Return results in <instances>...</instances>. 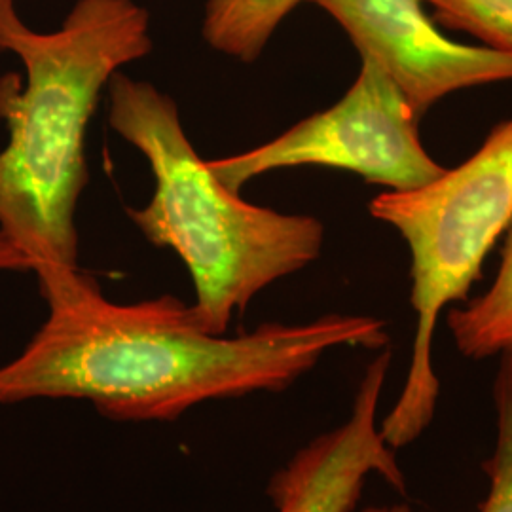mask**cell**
Instances as JSON below:
<instances>
[{
    "mask_svg": "<svg viewBox=\"0 0 512 512\" xmlns=\"http://www.w3.org/2000/svg\"><path fill=\"white\" fill-rule=\"evenodd\" d=\"M46 304L44 325L0 366V404L80 399L107 420L175 421L207 401L281 393L330 349L389 342L382 319L346 313L213 334L171 294L118 304L86 274Z\"/></svg>",
    "mask_w": 512,
    "mask_h": 512,
    "instance_id": "6da1fadb",
    "label": "cell"
},
{
    "mask_svg": "<svg viewBox=\"0 0 512 512\" xmlns=\"http://www.w3.org/2000/svg\"><path fill=\"white\" fill-rule=\"evenodd\" d=\"M154 48L135 0H76L54 33L29 27L0 0V52L25 69L0 76V234L29 258L44 300L84 275L76 207L88 184L86 133L110 78Z\"/></svg>",
    "mask_w": 512,
    "mask_h": 512,
    "instance_id": "7a4b0ae2",
    "label": "cell"
},
{
    "mask_svg": "<svg viewBox=\"0 0 512 512\" xmlns=\"http://www.w3.org/2000/svg\"><path fill=\"white\" fill-rule=\"evenodd\" d=\"M107 95L110 128L147 158L156 183L152 200L128 207V217L150 243L181 256L205 329L226 334L256 294L319 258L323 222L245 202L220 183L188 139L171 95L122 71Z\"/></svg>",
    "mask_w": 512,
    "mask_h": 512,
    "instance_id": "3957f363",
    "label": "cell"
},
{
    "mask_svg": "<svg viewBox=\"0 0 512 512\" xmlns=\"http://www.w3.org/2000/svg\"><path fill=\"white\" fill-rule=\"evenodd\" d=\"M374 219L393 226L412 253V306L418 315L403 391L380 423L397 450L420 439L439 404L433 336L440 313L463 300L497 238L512 222V118L475 154L425 186L389 190L370 202Z\"/></svg>",
    "mask_w": 512,
    "mask_h": 512,
    "instance_id": "277c9868",
    "label": "cell"
},
{
    "mask_svg": "<svg viewBox=\"0 0 512 512\" xmlns=\"http://www.w3.org/2000/svg\"><path fill=\"white\" fill-rule=\"evenodd\" d=\"M418 122L395 84L361 59V71L338 103L260 147L205 164L234 192L275 169L302 165L344 169L404 192L435 181L444 171L423 147Z\"/></svg>",
    "mask_w": 512,
    "mask_h": 512,
    "instance_id": "5b68a950",
    "label": "cell"
},
{
    "mask_svg": "<svg viewBox=\"0 0 512 512\" xmlns=\"http://www.w3.org/2000/svg\"><path fill=\"white\" fill-rule=\"evenodd\" d=\"M348 35L421 118L450 93L512 80V54L440 35L423 0H310Z\"/></svg>",
    "mask_w": 512,
    "mask_h": 512,
    "instance_id": "8992f818",
    "label": "cell"
},
{
    "mask_svg": "<svg viewBox=\"0 0 512 512\" xmlns=\"http://www.w3.org/2000/svg\"><path fill=\"white\" fill-rule=\"evenodd\" d=\"M391 353L366 366L348 420L300 448L268 484L275 512H353L370 476L404 494L406 478L395 450L380 433L378 408Z\"/></svg>",
    "mask_w": 512,
    "mask_h": 512,
    "instance_id": "52a82bcc",
    "label": "cell"
},
{
    "mask_svg": "<svg viewBox=\"0 0 512 512\" xmlns=\"http://www.w3.org/2000/svg\"><path fill=\"white\" fill-rule=\"evenodd\" d=\"M310 0H207L202 37L217 54L255 63L281 23Z\"/></svg>",
    "mask_w": 512,
    "mask_h": 512,
    "instance_id": "ba28073f",
    "label": "cell"
},
{
    "mask_svg": "<svg viewBox=\"0 0 512 512\" xmlns=\"http://www.w3.org/2000/svg\"><path fill=\"white\" fill-rule=\"evenodd\" d=\"M459 351L469 359H488L512 351V222L494 285L448 315Z\"/></svg>",
    "mask_w": 512,
    "mask_h": 512,
    "instance_id": "9c48e42d",
    "label": "cell"
},
{
    "mask_svg": "<svg viewBox=\"0 0 512 512\" xmlns=\"http://www.w3.org/2000/svg\"><path fill=\"white\" fill-rule=\"evenodd\" d=\"M497 439L484 463L490 490L478 512H512V351L501 355L494 389Z\"/></svg>",
    "mask_w": 512,
    "mask_h": 512,
    "instance_id": "30bf717a",
    "label": "cell"
},
{
    "mask_svg": "<svg viewBox=\"0 0 512 512\" xmlns=\"http://www.w3.org/2000/svg\"><path fill=\"white\" fill-rule=\"evenodd\" d=\"M450 29L512 54V0H423Z\"/></svg>",
    "mask_w": 512,
    "mask_h": 512,
    "instance_id": "8fae6325",
    "label": "cell"
},
{
    "mask_svg": "<svg viewBox=\"0 0 512 512\" xmlns=\"http://www.w3.org/2000/svg\"><path fill=\"white\" fill-rule=\"evenodd\" d=\"M0 272H31L29 258L0 234Z\"/></svg>",
    "mask_w": 512,
    "mask_h": 512,
    "instance_id": "7c38bea8",
    "label": "cell"
},
{
    "mask_svg": "<svg viewBox=\"0 0 512 512\" xmlns=\"http://www.w3.org/2000/svg\"><path fill=\"white\" fill-rule=\"evenodd\" d=\"M361 512H416L412 511L408 505H391V507H368Z\"/></svg>",
    "mask_w": 512,
    "mask_h": 512,
    "instance_id": "4fadbf2b",
    "label": "cell"
}]
</instances>
